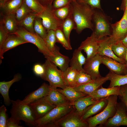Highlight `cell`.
<instances>
[{
	"label": "cell",
	"mask_w": 127,
	"mask_h": 127,
	"mask_svg": "<svg viewBox=\"0 0 127 127\" xmlns=\"http://www.w3.org/2000/svg\"><path fill=\"white\" fill-rule=\"evenodd\" d=\"M28 104L32 109L36 120L43 117L56 107L47 102L44 97L35 100Z\"/></svg>",
	"instance_id": "11"
},
{
	"label": "cell",
	"mask_w": 127,
	"mask_h": 127,
	"mask_svg": "<svg viewBox=\"0 0 127 127\" xmlns=\"http://www.w3.org/2000/svg\"><path fill=\"white\" fill-rule=\"evenodd\" d=\"M111 25V33L109 37L113 42L121 40L127 34V21L124 13L119 21Z\"/></svg>",
	"instance_id": "12"
},
{
	"label": "cell",
	"mask_w": 127,
	"mask_h": 127,
	"mask_svg": "<svg viewBox=\"0 0 127 127\" xmlns=\"http://www.w3.org/2000/svg\"><path fill=\"white\" fill-rule=\"evenodd\" d=\"M23 2L33 12L36 14L42 12L45 8L41 4L38 0H23Z\"/></svg>",
	"instance_id": "38"
},
{
	"label": "cell",
	"mask_w": 127,
	"mask_h": 127,
	"mask_svg": "<svg viewBox=\"0 0 127 127\" xmlns=\"http://www.w3.org/2000/svg\"><path fill=\"white\" fill-rule=\"evenodd\" d=\"M20 121H16L11 117L7 119L6 127H22L19 125Z\"/></svg>",
	"instance_id": "48"
},
{
	"label": "cell",
	"mask_w": 127,
	"mask_h": 127,
	"mask_svg": "<svg viewBox=\"0 0 127 127\" xmlns=\"http://www.w3.org/2000/svg\"><path fill=\"white\" fill-rule=\"evenodd\" d=\"M111 48L113 52L116 56L125 61L127 48L121 40L113 43L112 44Z\"/></svg>",
	"instance_id": "34"
},
{
	"label": "cell",
	"mask_w": 127,
	"mask_h": 127,
	"mask_svg": "<svg viewBox=\"0 0 127 127\" xmlns=\"http://www.w3.org/2000/svg\"><path fill=\"white\" fill-rule=\"evenodd\" d=\"M56 16L63 21L70 15L72 9L71 4L66 6L52 10Z\"/></svg>",
	"instance_id": "36"
},
{
	"label": "cell",
	"mask_w": 127,
	"mask_h": 127,
	"mask_svg": "<svg viewBox=\"0 0 127 127\" xmlns=\"http://www.w3.org/2000/svg\"><path fill=\"white\" fill-rule=\"evenodd\" d=\"M79 72L70 67L63 72V79L66 86L72 87H75V79Z\"/></svg>",
	"instance_id": "32"
},
{
	"label": "cell",
	"mask_w": 127,
	"mask_h": 127,
	"mask_svg": "<svg viewBox=\"0 0 127 127\" xmlns=\"http://www.w3.org/2000/svg\"><path fill=\"white\" fill-rule=\"evenodd\" d=\"M34 29L35 33L44 40L45 39L47 35V31L43 24L41 19L37 16L34 21Z\"/></svg>",
	"instance_id": "35"
},
{
	"label": "cell",
	"mask_w": 127,
	"mask_h": 127,
	"mask_svg": "<svg viewBox=\"0 0 127 127\" xmlns=\"http://www.w3.org/2000/svg\"><path fill=\"white\" fill-rule=\"evenodd\" d=\"M33 12L23 2L16 12L15 16L17 22H19Z\"/></svg>",
	"instance_id": "40"
},
{
	"label": "cell",
	"mask_w": 127,
	"mask_h": 127,
	"mask_svg": "<svg viewBox=\"0 0 127 127\" xmlns=\"http://www.w3.org/2000/svg\"><path fill=\"white\" fill-rule=\"evenodd\" d=\"M102 64L101 56L98 54L86 60L83 68L84 72L88 74L94 80L101 77L99 71L100 65Z\"/></svg>",
	"instance_id": "13"
},
{
	"label": "cell",
	"mask_w": 127,
	"mask_h": 127,
	"mask_svg": "<svg viewBox=\"0 0 127 127\" xmlns=\"http://www.w3.org/2000/svg\"><path fill=\"white\" fill-rule=\"evenodd\" d=\"M9 33L2 22H0V50L9 35Z\"/></svg>",
	"instance_id": "42"
},
{
	"label": "cell",
	"mask_w": 127,
	"mask_h": 127,
	"mask_svg": "<svg viewBox=\"0 0 127 127\" xmlns=\"http://www.w3.org/2000/svg\"><path fill=\"white\" fill-rule=\"evenodd\" d=\"M57 42L60 44L66 49L71 50L72 48L70 43L67 40L61 29H59L55 31Z\"/></svg>",
	"instance_id": "39"
},
{
	"label": "cell",
	"mask_w": 127,
	"mask_h": 127,
	"mask_svg": "<svg viewBox=\"0 0 127 127\" xmlns=\"http://www.w3.org/2000/svg\"><path fill=\"white\" fill-rule=\"evenodd\" d=\"M125 65L126 67L127 71V52L125 59Z\"/></svg>",
	"instance_id": "52"
},
{
	"label": "cell",
	"mask_w": 127,
	"mask_h": 127,
	"mask_svg": "<svg viewBox=\"0 0 127 127\" xmlns=\"http://www.w3.org/2000/svg\"><path fill=\"white\" fill-rule=\"evenodd\" d=\"M124 13L125 14L126 19L127 21V8L124 10Z\"/></svg>",
	"instance_id": "53"
},
{
	"label": "cell",
	"mask_w": 127,
	"mask_h": 127,
	"mask_svg": "<svg viewBox=\"0 0 127 127\" xmlns=\"http://www.w3.org/2000/svg\"><path fill=\"white\" fill-rule=\"evenodd\" d=\"M71 2L75 1H76V0H70Z\"/></svg>",
	"instance_id": "56"
},
{
	"label": "cell",
	"mask_w": 127,
	"mask_h": 127,
	"mask_svg": "<svg viewBox=\"0 0 127 127\" xmlns=\"http://www.w3.org/2000/svg\"><path fill=\"white\" fill-rule=\"evenodd\" d=\"M110 81L108 87L116 86H121L127 84V74L119 75L110 71L106 75Z\"/></svg>",
	"instance_id": "30"
},
{
	"label": "cell",
	"mask_w": 127,
	"mask_h": 127,
	"mask_svg": "<svg viewBox=\"0 0 127 127\" xmlns=\"http://www.w3.org/2000/svg\"><path fill=\"white\" fill-rule=\"evenodd\" d=\"M100 99H95L90 95H87L81 97L70 104L74 106L82 116L83 113L87 108L97 102Z\"/></svg>",
	"instance_id": "25"
},
{
	"label": "cell",
	"mask_w": 127,
	"mask_h": 127,
	"mask_svg": "<svg viewBox=\"0 0 127 127\" xmlns=\"http://www.w3.org/2000/svg\"><path fill=\"white\" fill-rule=\"evenodd\" d=\"M127 8V0H122L121 5L120 9L123 11Z\"/></svg>",
	"instance_id": "50"
},
{
	"label": "cell",
	"mask_w": 127,
	"mask_h": 127,
	"mask_svg": "<svg viewBox=\"0 0 127 127\" xmlns=\"http://www.w3.org/2000/svg\"><path fill=\"white\" fill-rule=\"evenodd\" d=\"M108 80V78L107 76H101L92 82L73 87L77 91L88 95L100 88Z\"/></svg>",
	"instance_id": "16"
},
{
	"label": "cell",
	"mask_w": 127,
	"mask_h": 127,
	"mask_svg": "<svg viewBox=\"0 0 127 127\" xmlns=\"http://www.w3.org/2000/svg\"><path fill=\"white\" fill-rule=\"evenodd\" d=\"M71 4L77 33L80 34L86 28L92 31V20L94 9L87 4L79 3L76 1L71 2Z\"/></svg>",
	"instance_id": "1"
},
{
	"label": "cell",
	"mask_w": 127,
	"mask_h": 127,
	"mask_svg": "<svg viewBox=\"0 0 127 127\" xmlns=\"http://www.w3.org/2000/svg\"><path fill=\"white\" fill-rule=\"evenodd\" d=\"M121 41L124 45L127 48V34Z\"/></svg>",
	"instance_id": "51"
},
{
	"label": "cell",
	"mask_w": 127,
	"mask_h": 127,
	"mask_svg": "<svg viewBox=\"0 0 127 127\" xmlns=\"http://www.w3.org/2000/svg\"><path fill=\"white\" fill-rule=\"evenodd\" d=\"M57 90L64 95L70 102H72L78 99L87 95L77 91L73 87L66 86L63 89L56 88Z\"/></svg>",
	"instance_id": "29"
},
{
	"label": "cell",
	"mask_w": 127,
	"mask_h": 127,
	"mask_svg": "<svg viewBox=\"0 0 127 127\" xmlns=\"http://www.w3.org/2000/svg\"><path fill=\"white\" fill-rule=\"evenodd\" d=\"M92 18L93 28L92 33L99 40L107 36H110L111 33V18L102 9H94Z\"/></svg>",
	"instance_id": "2"
},
{
	"label": "cell",
	"mask_w": 127,
	"mask_h": 127,
	"mask_svg": "<svg viewBox=\"0 0 127 127\" xmlns=\"http://www.w3.org/2000/svg\"><path fill=\"white\" fill-rule=\"evenodd\" d=\"M59 50V47L56 45L55 49L53 52L54 56L45 58L49 60L60 70L64 72L69 67L70 60L68 56L61 53Z\"/></svg>",
	"instance_id": "18"
},
{
	"label": "cell",
	"mask_w": 127,
	"mask_h": 127,
	"mask_svg": "<svg viewBox=\"0 0 127 127\" xmlns=\"http://www.w3.org/2000/svg\"><path fill=\"white\" fill-rule=\"evenodd\" d=\"M33 71L35 74L41 77L43 75L45 72V69L43 64H36L33 68Z\"/></svg>",
	"instance_id": "47"
},
{
	"label": "cell",
	"mask_w": 127,
	"mask_h": 127,
	"mask_svg": "<svg viewBox=\"0 0 127 127\" xmlns=\"http://www.w3.org/2000/svg\"><path fill=\"white\" fill-rule=\"evenodd\" d=\"M22 75L17 73L14 76L11 80L8 81H3L0 82V93L2 96L5 104L7 106L11 103L9 95V91L10 87L14 83L19 81L22 78Z\"/></svg>",
	"instance_id": "22"
},
{
	"label": "cell",
	"mask_w": 127,
	"mask_h": 127,
	"mask_svg": "<svg viewBox=\"0 0 127 127\" xmlns=\"http://www.w3.org/2000/svg\"><path fill=\"white\" fill-rule=\"evenodd\" d=\"M29 43L16 35L9 34L0 50V63L3 59L4 53L10 49L24 43Z\"/></svg>",
	"instance_id": "20"
},
{
	"label": "cell",
	"mask_w": 127,
	"mask_h": 127,
	"mask_svg": "<svg viewBox=\"0 0 127 127\" xmlns=\"http://www.w3.org/2000/svg\"><path fill=\"white\" fill-rule=\"evenodd\" d=\"M4 3V0H0V5L3 4Z\"/></svg>",
	"instance_id": "54"
},
{
	"label": "cell",
	"mask_w": 127,
	"mask_h": 127,
	"mask_svg": "<svg viewBox=\"0 0 127 127\" xmlns=\"http://www.w3.org/2000/svg\"><path fill=\"white\" fill-rule=\"evenodd\" d=\"M99 48L98 54L101 56H105L110 57L116 61L125 64V61L116 56L111 48L113 43L110 39L109 36H107L98 40Z\"/></svg>",
	"instance_id": "14"
},
{
	"label": "cell",
	"mask_w": 127,
	"mask_h": 127,
	"mask_svg": "<svg viewBox=\"0 0 127 127\" xmlns=\"http://www.w3.org/2000/svg\"><path fill=\"white\" fill-rule=\"evenodd\" d=\"M82 51L78 48L74 50L72 57L70 60L69 65L70 67L73 69L79 71L84 72L82 66L85 63L86 58L83 55Z\"/></svg>",
	"instance_id": "26"
},
{
	"label": "cell",
	"mask_w": 127,
	"mask_h": 127,
	"mask_svg": "<svg viewBox=\"0 0 127 127\" xmlns=\"http://www.w3.org/2000/svg\"><path fill=\"white\" fill-rule=\"evenodd\" d=\"M7 109L4 105L0 107V127H6L8 119L6 113Z\"/></svg>",
	"instance_id": "44"
},
{
	"label": "cell",
	"mask_w": 127,
	"mask_h": 127,
	"mask_svg": "<svg viewBox=\"0 0 127 127\" xmlns=\"http://www.w3.org/2000/svg\"><path fill=\"white\" fill-rule=\"evenodd\" d=\"M74 108L70 103L56 106L43 117L36 120L35 126L53 127L56 123Z\"/></svg>",
	"instance_id": "3"
},
{
	"label": "cell",
	"mask_w": 127,
	"mask_h": 127,
	"mask_svg": "<svg viewBox=\"0 0 127 127\" xmlns=\"http://www.w3.org/2000/svg\"><path fill=\"white\" fill-rule=\"evenodd\" d=\"M120 89V86L108 87L107 88H103L102 86L88 95L96 99L108 97L111 95L119 96L121 94Z\"/></svg>",
	"instance_id": "23"
},
{
	"label": "cell",
	"mask_w": 127,
	"mask_h": 127,
	"mask_svg": "<svg viewBox=\"0 0 127 127\" xmlns=\"http://www.w3.org/2000/svg\"><path fill=\"white\" fill-rule=\"evenodd\" d=\"M108 102V97L100 99L86 109L82 115V118L86 120L88 118L98 114L105 108Z\"/></svg>",
	"instance_id": "19"
},
{
	"label": "cell",
	"mask_w": 127,
	"mask_h": 127,
	"mask_svg": "<svg viewBox=\"0 0 127 127\" xmlns=\"http://www.w3.org/2000/svg\"><path fill=\"white\" fill-rule=\"evenodd\" d=\"M53 127H88L86 120L83 119L74 108L56 123Z\"/></svg>",
	"instance_id": "8"
},
{
	"label": "cell",
	"mask_w": 127,
	"mask_h": 127,
	"mask_svg": "<svg viewBox=\"0 0 127 127\" xmlns=\"http://www.w3.org/2000/svg\"><path fill=\"white\" fill-rule=\"evenodd\" d=\"M36 16L41 19L47 32L51 30L55 31L58 29H61L63 21L56 16L52 8L45 7L42 12L36 14Z\"/></svg>",
	"instance_id": "9"
},
{
	"label": "cell",
	"mask_w": 127,
	"mask_h": 127,
	"mask_svg": "<svg viewBox=\"0 0 127 127\" xmlns=\"http://www.w3.org/2000/svg\"><path fill=\"white\" fill-rule=\"evenodd\" d=\"M99 48L98 40L92 33L90 36L82 42L78 48L82 51L83 50L86 53V60H87L98 54Z\"/></svg>",
	"instance_id": "15"
},
{
	"label": "cell",
	"mask_w": 127,
	"mask_h": 127,
	"mask_svg": "<svg viewBox=\"0 0 127 127\" xmlns=\"http://www.w3.org/2000/svg\"><path fill=\"white\" fill-rule=\"evenodd\" d=\"M94 80L88 74L83 71H79L75 79V87L92 82Z\"/></svg>",
	"instance_id": "41"
},
{
	"label": "cell",
	"mask_w": 127,
	"mask_h": 127,
	"mask_svg": "<svg viewBox=\"0 0 127 127\" xmlns=\"http://www.w3.org/2000/svg\"><path fill=\"white\" fill-rule=\"evenodd\" d=\"M1 15L2 18L0 21L3 23L9 34L14 33L18 28V22L16 18L15 14Z\"/></svg>",
	"instance_id": "27"
},
{
	"label": "cell",
	"mask_w": 127,
	"mask_h": 127,
	"mask_svg": "<svg viewBox=\"0 0 127 127\" xmlns=\"http://www.w3.org/2000/svg\"><path fill=\"white\" fill-rule=\"evenodd\" d=\"M51 89L49 85L44 83L36 90L30 93L21 102L28 104L33 101L45 97L48 94Z\"/></svg>",
	"instance_id": "21"
},
{
	"label": "cell",
	"mask_w": 127,
	"mask_h": 127,
	"mask_svg": "<svg viewBox=\"0 0 127 127\" xmlns=\"http://www.w3.org/2000/svg\"><path fill=\"white\" fill-rule=\"evenodd\" d=\"M44 98L47 102L56 107L70 103L66 98L56 89H51Z\"/></svg>",
	"instance_id": "24"
},
{
	"label": "cell",
	"mask_w": 127,
	"mask_h": 127,
	"mask_svg": "<svg viewBox=\"0 0 127 127\" xmlns=\"http://www.w3.org/2000/svg\"><path fill=\"white\" fill-rule=\"evenodd\" d=\"M121 126H127V113L125 106L122 102L117 103L115 115L102 127H115Z\"/></svg>",
	"instance_id": "10"
},
{
	"label": "cell",
	"mask_w": 127,
	"mask_h": 127,
	"mask_svg": "<svg viewBox=\"0 0 127 127\" xmlns=\"http://www.w3.org/2000/svg\"><path fill=\"white\" fill-rule=\"evenodd\" d=\"M118 96L108 97V102L105 108L98 114L91 117L86 120L88 127H95L98 125L102 127L115 115L116 110Z\"/></svg>",
	"instance_id": "4"
},
{
	"label": "cell",
	"mask_w": 127,
	"mask_h": 127,
	"mask_svg": "<svg viewBox=\"0 0 127 127\" xmlns=\"http://www.w3.org/2000/svg\"><path fill=\"white\" fill-rule=\"evenodd\" d=\"M36 13L32 12L20 21L18 22V27H22L31 32L35 33L34 29L35 19Z\"/></svg>",
	"instance_id": "33"
},
{
	"label": "cell",
	"mask_w": 127,
	"mask_h": 127,
	"mask_svg": "<svg viewBox=\"0 0 127 127\" xmlns=\"http://www.w3.org/2000/svg\"><path fill=\"white\" fill-rule=\"evenodd\" d=\"M101 57L102 64L105 65L110 71L119 75L127 74L125 64L106 56H101Z\"/></svg>",
	"instance_id": "17"
},
{
	"label": "cell",
	"mask_w": 127,
	"mask_h": 127,
	"mask_svg": "<svg viewBox=\"0 0 127 127\" xmlns=\"http://www.w3.org/2000/svg\"><path fill=\"white\" fill-rule=\"evenodd\" d=\"M23 0H10L0 5L1 15L15 14L23 3Z\"/></svg>",
	"instance_id": "28"
},
{
	"label": "cell",
	"mask_w": 127,
	"mask_h": 127,
	"mask_svg": "<svg viewBox=\"0 0 127 127\" xmlns=\"http://www.w3.org/2000/svg\"><path fill=\"white\" fill-rule=\"evenodd\" d=\"M11 101L12 104L11 117L17 121L23 120L35 126L36 119L29 105L22 103L19 99Z\"/></svg>",
	"instance_id": "6"
},
{
	"label": "cell",
	"mask_w": 127,
	"mask_h": 127,
	"mask_svg": "<svg viewBox=\"0 0 127 127\" xmlns=\"http://www.w3.org/2000/svg\"><path fill=\"white\" fill-rule=\"evenodd\" d=\"M71 2L70 0H54L52 9L53 10L66 6L70 4Z\"/></svg>",
	"instance_id": "46"
},
{
	"label": "cell",
	"mask_w": 127,
	"mask_h": 127,
	"mask_svg": "<svg viewBox=\"0 0 127 127\" xmlns=\"http://www.w3.org/2000/svg\"><path fill=\"white\" fill-rule=\"evenodd\" d=\"M41 4L45 7L52 8L54 0H38Z\"/></svg>",
	"instance_id": "49"
},
{
	"label": "cell",
	"mask_w": 127,
	"mask_h": 127,
	"mask_svg": "<svg viewBox=\"0 0 127 127\" xmlns=\"http://www.w3.org/2000/svg\"><path fill=\"white\" fill-rule=\"evenodd\" d=\"M79 3L87 4L94 9H102L100 4V0H76Z\"/></svg>",
	"instance_id": "43"
},
{
	"label": "cell",
	"mask_w": 127,
	"mask_h": 127,
	"mask_svg": "<svg viewBox=\"0 0 127 127\" xmlns=\"http://www.w3.org/2000/svg\"><path fill=\"white\" fill-rule=\"evenodd\" d=\"M4 0V3H5V2L8 1L9 0ZM3 3V4H4Z\"/></svg>",
	"instance_id": "55"
},
{
	"label": "cell",
	"mask_w": 127,
	"mask_h": 127,
	"mask_svg": "<svg viewBox=\"0 0 127 127\" xmlns=\"http://www.w3.org/2000/svg\"><path fill=\"white\" fill-rule=\"evenodd\" d=\"M44 40L48 48L53 53L56 46V43L57 42L55 31L51 30L48 31Z\"/></svg>",
	"instance_id": "37"
},
{
	"label": "cell",
	"mask_w": 127,
	"mask_h": 127,
	"mask_svg": "<svg viewBox=\"0 0 127 127\" xmlns=\"http://www.w3.org/2000/svg\"><path fill=\"white\" fill-rule=\"evenodd\" d=\"M120 95L118 96L125 106L127 113V84L120 86Z\"/></svg>",
	"instance_id": "45"
},
{
	"label": "cell",
	"mask_w": 127,
	"mask_h": 127,
	"mask_svg": "<svg viewBox=\"0 0 127 127\" xmlns=\"http://www.w3.org/2000/svg\"><path fill=\"white\" fill-rule=\"evenodd\" d=\"M76 25L74 20L72 11L63 22L61 30L67 41L70 43V36L71 31L75 30Z\"/></svg>",
	"instance_id": "31"
},
{
	"label": "cell",
	"mask_w": 127,
	"mask_h": 127,
	"mask_svg": "<svg viewBox=\"0 0 127 127\" xmlns=\"http://www.w3.org/2000/svg\"><path fill=\"white\" fill-rule=\"evenodd\" d=\"M43 64L45 72L41 77L42 79L49 83L51 89H56L57 87L64 88L66 86L63 79V71L58 69L57 67L48 59H46Z\"/></svg>",
	"instance_id": "5"
},
{
	"label": "cell",
	"mask_w": 127,
	"mask_h": 127,
	"mask_svg": "<svg viewBox=\"0 0 127 127\" xmlns=\"http://www.w3.org/2000/svg\"><path fill=\"white\" fill-rule=\"evenodd\" d=\"M14 34L35 45L38 48V51L43 54L45 58L54 56L48 48L44 40L36 33L29 32L23 28L18 27Z\"/></svg>",
	"instance_id": "7"
}]
</instances>
